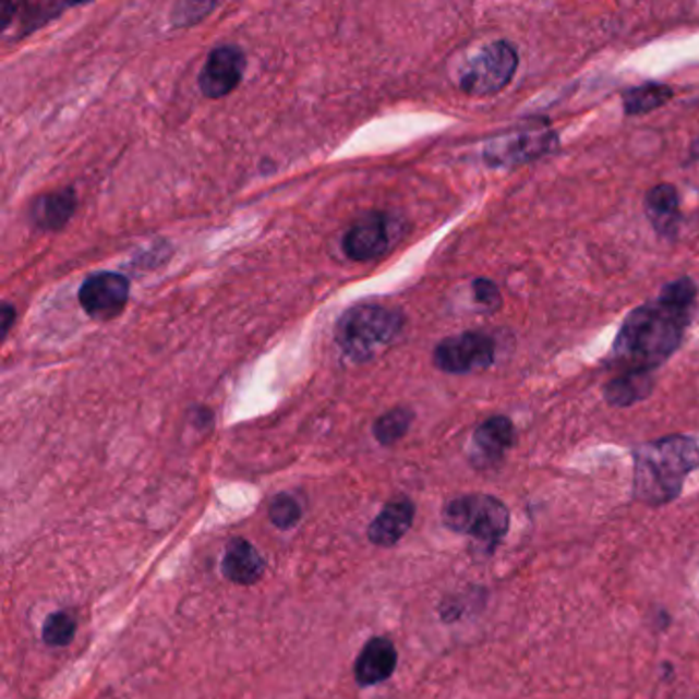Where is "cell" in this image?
I'll return each mask as SVG.
<instances>
[{"label": "cell", "instance_id": "cell-1", "mask_svg": "<svg viewBox=\"0 0 699 699\" xmlns=\"http://www.w3.org/2000/svg\"><path fill=\"white\" fill-rule=\"evenodd\" d=\"M698 300V288L689 277L666 284L661 296L636 308L619 328L612 347L615 365L654 372L683 341Z\"/></svg>", "mask_w": 699, "mask_h": 699}, {"label": "cell", "instance_id": "cell-2", "mask_svg": "<svg viewBox=\"0 0 699 699\" xmlns=\"http://www.w3.org/2000/svg\"><path fill=\"white\" fill-rule=\"evenodd\" d=\"M699 468V444L685 435L638 445L634 449V498L663 507L679 498L687 477Z\"/></svg>", "mask_w": 699, "mask_h": 699}, {"label": "cell", "instance_id": "cell-3", "mask_svg": "<svg viewBox=\"0 0 699 699\" xmlns=\"http://www.w3.org/2000/svg\"><path fill=\"white\" fill-rule=\"evenodd\" d=\"M442 521L449 531L472 538L491 556L509 533L511 513L501 498L474 493L447 501Z\"/></svg>", "mask_w": 699, "mask_h": 699}, {"label": "cell", "instance_id": "cell-4", "mask_svg": "<svg viewBox=\"0 0 699 699\" xmlns=\"http://www.w3.org/2000/svg\"><path fill=\"white\" fill-rule=\"evenodd\" d=\"M405 316L390 308L363 304L345 312L337 325V342L347 358L372 359L400 335Z\"/></svg>", "mask_w": 699, "mask_h": 699}, {"label": "cell", "instance_id": "cell-5", "mask_svg": "<svg viewBox=\"0 0 699 699\" xmlns=\"http://www.w3.org/2000/svg\"><path fill=\"white\" fill-rule=\"evenodd\" d=\"M558 148V134L546 121H533L528 128H519L507 134L493 137L484 146V160L489 167H519L533 162Z\"/></svg>", "mask_w": 699, "mask_h": 699}, {"label": "cell", "instance_id": "cell-6", "mask_svg": "<svg viewBox=\"0 0 699 699\" xmlns=\"http://www.w3.org/2000/svg\"><path fill=\"white\" fill-rule=\"evenodd\" d=\"M519 67V53L509 41H495L477 53L461 72V91L470 97H489L509 85Z\"/></svg>", "mask_w": 699, "mask_h": 699}, {"label": "cell", "instance_id": "cell-7", "mask_svg": "<svg viewBox=\"0 0 699 699\" xmlns=\"http://www.w3.org/2000/svg\"><path fill=\"white\" fill-rule=\"evenodd\" d=\"M400 234L402 228L396 218L384 212H370L349 226L342 239V251L351 261L370 263L390 253Z\"/></svg>", "mask_w": 699, "mask_h": 699}, {"label": "cell", "instance_id": "cell-8", "mask_svg": "<svg viewBox=\"0 0 699 699\" xmlns=\"http://www.w3.org/2000/svg\"><path fill=\"white\" fill-rule=\"evenodd\" d=\"M496 345L484 333H461L437 345L433 361L445 374H472L493 365Z\"/></svg>", "mask_w": 699, "mask_h": 699}, {"label": "cell", "instance_id": "cell-9", "mask_svg": "<svg viewBox=\"0 0 699 699\" xmlns=\"http://www.w3.org/2000/svg\"><path fill=\"white\" fill-rule=\"evenodd\" d=\"M79 300L91 318L111 321L130 300V281L111 272L91 275L79 290Z\"/></svg>", "mask_w": 699, "mask_h": 699}, {"label": "cell", "instance_id": "cell-10", "mask_svg": "<svg viewBox=\"0 0 699 699\" xmlns=\"http://www.w3.org/2000/svg\"><path fill=\"white\" fill-rule=\"evenodd\" d=\"M246 58L237 46H220L209 51L200 74L202 93L209 99H222L230 95L244 74Z\"/></svg>", "mask_w": 699, "mask_h": 699}, {"label": "cell", "instance_id": "cell-11", "mask_svg": "<svg viewBox=\"0 0 699 699\" xmlns=\"http://www.w3.org/2000/svg\"><path fill=\"white\" fill-rule=\"evenodd\" d=\"M515 444V425L509 417L496 414L480 423L472 435V463L477 468H493L501 463Z\"/></svg>", "mask_w": 699, "mask_h": 699}, {"label": "cell", "instance_id": "cell-12", "mask_svg": "<svg viewBox=\"0 0 699 699\" xmlns=\"http://www.w3.org/2000/svg\"><path fill=\"white\" fill-rule=\"evenodd\" d=\"M417 507L409 496H394L367 528V540L377 547H393L409 533Z\"/></svg>", "mask_w": 699, "mask_h": 699}, {"label": "cell", "instance_id": "cell-13", "mask_svg": "<svg viewBox=\"0 0 699 699\" xmlns=\"http://www.w3.org/2000/svg\"><path fill=\"white\" fill-rule=\"evenodd\" d=\"M398 665V650L394 647L393 640L386 636L372 638L355 661V682L361 687H372L377 683L388 682Z\"/></svg>", "mask_w": 699, "mask_h": 699}, {"label": "cell", "instance_id": "cell-14", "mask_svg": "<svg viewBox=\"0 0 699 699\" xmlns=\"http://www.w3.org/2000/svg\"><path fill=\"white\" fill-rule=\"evenodd\" d=\"M265 573V558L249 540L232 538L224 550L222 575L234 584H255Z\"/></svg>", "mask_w": 699, "mask_h": 699}, {"label": "cell", "instance_id": "cell-15", "mask_svg": "<svg viewBox=\"0 0 699 699\" xmlns=\"http://www.w3.org/2000/svg\"><path fill=\"white\" fill-rule=\"evenodd\" d=\"M644 212L656 234H675L679 226V191L671 183L650 189L644 197Z\"/></svg>", "mask_w": 699, "mask_h": 699}, {"label": "cell", "instance_id": "cell-16", "mask_svg": "<svg viewBox=\"0 0 699 699\" xmlns=\"http://www.w3.org/2000/svg\"><path fill=\"white\" fill-rule=\"evenodd\" d=\"M654 390V372L649 370H631L619 377H614L605 388V400L615 409H628L640 400L649 398Z\"/></svg>", "mask_w": 699, "mask_h": 699}, {"label": "cell", "instance_id": "cell-17", "mask_svg": "<svg viewBox=\"0 0 699 699\" xmlns=\"http://www.w3.org/2000/svg\"><path fill=\"white\" fill-rule=\"evenodd\" d=\"M76 207V195L72 189H60L39 197L35 202L32 216L34 222L44 230H60L69 224Z\"/></svg>", "mask_w": 699, "mask_h": 699}, {"label": "cell", "instance_id": "cell-18", "mask_svg": "<svg viewBox=\"0 0 699 699\" xmlns=\"http://www.w3.org/2000/svg\"><path fill=\"white\" fill-rule=\"evenodd\" d=\"M673 88L663 83H647V85L634 86L624 93V113L626 116H642L650 113L665 103L671 101Z\"/></svg>", "mask_w": 699, "mask_h": 699}, {"label": "cell", "instance_id": "cell-19", "mask_svg": "<svg viewBox=\"0 0 699 699\" xmlns=\"http://www.w3.org/2000/svg\"><path fill=\"white\" fill-rule=\"evenodd\" d=\"M412 419H414L412 410L402 409V407L382 414L374 425V437L377 439V444L388 447V445L400 442L409 433Z\"/></svg>", "mask_w": 699, "mask_h": 699}, {"label": "cell", "instance_id": "cell-20", "mask_svg": "<svg viewBox=\"0 0 699 699\" xmlns=\"http://www.w3.org/2000/svg\"><path fill=\"white\" fill-rule=\"evenodd\" d=\"M76 617L69 612H53L46 617L41 628V640L51 649H64L76 636Z\"/></svg>", "mask_w": 699, "mask_h": 699}, {"label": "cell", "instance_id": "cell-21", "mask_svg": "<svg viewBox=\"0 0 699 699\" xmlns=\"http://www.w3.org/2000/svg\"><path fill=\"white\" fill-rule=\"evenodd\" d=\"M269 521L274 523L275 528L281 531H290L296 528L302 519V503L296 498L291 493H281V495L274 496V501L269 503Z\"/></svg>", "mask_w": 699, "mask_h": 699}, {"label": "cell", "instance_id": "cell-22", "mask_svg": "<svg viewBox=\"0 0 699 699\" xmlns=\"http://www.w3.org/2000/svg\"><path fill=\"white\" fill-rule=\"evenodd\" d=\"M474 298H477L478 304L480 306L486 308V310H496L501 308V291L496 288L495 284L491 279H484L480 277L474 281Z\"/></svg>", "mask_w": 699, "mask_h": 699}, {"label": "cell", "instance_id": "cell-23", "mask_svg": "<svg viewBox=\"0 0 699 699\" xmlns=\"http://www.w3.org/2000/svg\"><path fill=\"white\" fill-rule=\"evenodd\" d=\"M2 310H4V312H2V328H4V335H7L9 328H11V321H13V316H15V310L9 306V304H4Z\"/></svg>", "mask_w": 699, "mask_h": 699}, {"label": "cell", "instance_id": "cell-24", "mask_svg": "<svg viewBox=\"0 0 699 699\" xmlns=\"http://www.w3.org/2000/svg\"><path fill=\"white\" fill-rule=\"evenodd\" d=\"M689 160H699V137L689 148Z\"/></svg>", "mask_w": 699, "mask_h": 699}]
</instances>
